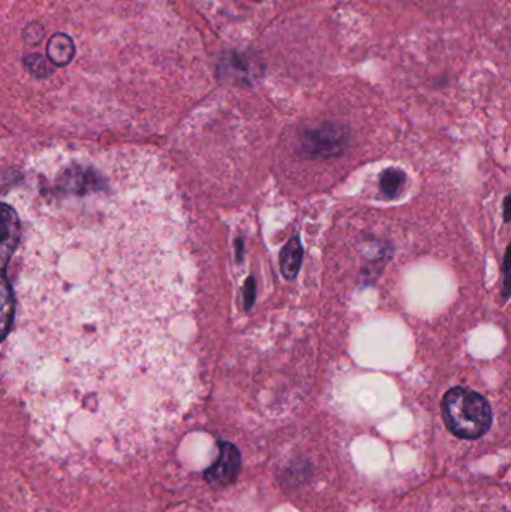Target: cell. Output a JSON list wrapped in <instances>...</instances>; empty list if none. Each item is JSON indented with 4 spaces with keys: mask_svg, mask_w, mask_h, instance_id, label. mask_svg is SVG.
Here are the masks:
<instances>
[{
    "mask_svg": "<svg viewBox=\"0 0 511 512\" xmlns=\"http://www.w3.org/2000/svg\"><path fill=\"white\" fill-rule=\"evenodd\" d=\"M23 65L36 78H47L53 74V63L48 57L41 56V54H29L24 57Z\"/></svg>",
    "mask_w": 511,
    "mask_h": 512,
    "instance_id": "obj_8",
    "label": "cell"
},
{
    "mask_svg": "<svg viewBox=\"0 0 511 512\" xmlns=\"http://www.w3.org/2000/svg\"><path fill=\"white\" fill-rule=\"evenodd\" d=\"M240 465H242V457L236 445L230 442H219L218 460L204 471V480L215 489H224L236 483L240 474Z\"/></svg>",
    "mask_w": 511,
    "mask_h": 512,
    "instance_id": "obj_4",
    "label": "cell"
},
{
    "mask_svg": "<svg viewBox=\"0 0 511 512\" xmlns=\"http://www.w3.org/2000/svg\"><path fill=\"white\" fill-rule=\"evenodd\" d=\"M407 173L401 168H387L380 177V191L384 197L398 198L404 192Z\"/></svg>",
    "mask_w": 511,
    "mask_h": 512,
    "instance_id": "obj_7",
    "label": "cell"
},
{
    "mask_svg": "<svg viewBox=\"0 0 511 512\" xmlns=\"http://www.w3.org/2000/svg\"><path fill=\"white\" fill-rule=\"evenodd\" d=\"M348 132L342 126L327 123L320 128L312 129L305 137V147L311 155L320 158L341 156L347 149Z\"/></svg>",
    "mask_w": 511,
    "mask_h": 512,
    "instance_id": "obj_3",
    "label": "cell"
},
{
    "mask_svg": "<svg viewBox=\"0 0 511 512\" xmlns=\"http://www.w3.org/2000/svg\"><path fill=\"white\" fill-rule=\"evenodd\" d=\"M504 221L511 222V194L504 201Z\"/></svg>",
    "mask_w": 511,
    "mask_h": 512,
    "instance_id": "obj_12",
    "label": "cell"
},
{
    "mask_svg": "<svg viewBox=\"0 0 511 512\" xmlns=\"http://www.w3.org/2000/svg\"><path fill=\"white\" fill-rule=\"evenodd\" d=\"M447 429L461 439H479L492 426V408L488 400L465 387L447 391L441 403Z\"/></svg>",
    "mask_w": 511,
    "mask_h": 512,
    "instance_id": "obj_2",
    "label": "cell"
},
{
    "mask_svg": "<svg viewBox=\"0 0 511 512\" xmlns=\"http://www.w3.org/2000/svg\"><path fill=\"white\" fill-rule=\"evenodd\" d=\"M503 273L506 274V277H504L503 298L504 301H507L511 297V243L509 248H507L506 258H504Z\"/></svg>",
    "mask_w": 511,
    "mask_h": 512,
    "instance_id": "obj_11",
    "label": "cell"
},
{
    "mask_svg": "<svg viewBox=\"0 0 511 512\" xmlns=\"http://www.w3.org/2000/svg\"><path fill=\"white\" fill-rule=\"evenodd\" d=\"M75 56L74 41L66 33H54L48 39L47 57L54 66H66Z\"/></svg>",
    "mask_w": 511,
    "mask_h": 512,
    "instance_id": "obj_6",
    "label": "cell"
},
{
    "mask_svg": "<svg viewBox=\"0 0 511 512\" xmlns=\"http://www.w3.org/2000/svg\"><path fill=\"white\" fill-rule=\"evenodd\" d=\"M219 72L227 80L251 84L263 75V65L252 54L228 53L219 62Z\"/></svg>",
    "mask_w": 511,
    "mask_h": 512,
    "instance_id": "obj_5",
    "label": "cell"
},
{
    "mask_svg": "<svg viewBox=\"0 0 511 512\" xmlns=\"http://www.w3.org/2000/svg\"><path fill=\"white\" fill-rule=\"evenodd\" d=\"M287 256H284V271L288 277H294L299 271L300 267V255H302V251H300V245L297 240H294L293 243L288 245L287 251H285Z\"/></svg>",
    "mask_w": 511,
    "mask_h": 512,
    "instance_id": "obj_9",
    "label": "cell"
},
{
    "mask_svg": "<svg viewBox=\"0 0 511 512\" xmlns=\"http://www.w3.org/2000/svg\"><path fill=\"white\" fill-rule=\"evenodd\" d=\"M3 379L36 450L84 469L152 450L191 409L194 262L155 155H35L3 198Z\"/></svg>",
    "mask_w": 511,
    "mask_h": 512,
    "instance_id": "obj_1",
    "label": "cell"
},
{
    "mask_svg": "<svg viewBox=\"0 0 511 512\" xmlns=\"http://www.w3.org/2000/svg\"><path fill=\"white\" fill-rule=\"evenodd\" d=\"M44 38V27L39 23H30L24 27L23 39L26 44L38 45Z\"/></svg>",
    "mask_w": 511,
    "mask_h": 512,
    "instance_id": "obj_10",
    "label": "cell"
}]
</instances>
